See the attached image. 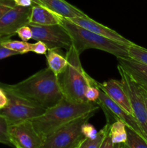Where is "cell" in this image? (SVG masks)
I'll use <instances>...</instances> for the list:
<instances>
[{
    "instance_id": "obj_21",
    "label": "cell",
    "mask_w": 147,
    "mask_h": 148,
    "mask_svg": "<svg viewBox=\"0 0 147 148\" xmlns=\"http://www.w3.org/2000/svg\"><path fill=\"white\" fill-rule=\"evenodd\" d=\"M8 123L3 116L0 115V143L13 147L8 134Z\"/></svg>"
},
{
    "instance_id": "obj_3",
    "label": "cell",
    "mask_w": 147,
    "mask_h": 148,
    "mask_svg": "<svg viewBox=\"0 0 147 148\" xmlns=\"http://www.w3.org/2000/svg\"><path fill=\"white\" fill-rule=\"evenodd\" d=\"M79 55L75 48L71 46L66 54L67 67L57 77L63 98L71 102L82 103L88 102L85 98V92L95 79L83 69Z\"/></svg>"
},
{
    "instance_id": "obj_19",
    "label": "cell",
    "mask_w": 147,
    "mask_h": 148,
    "mask_svg": "<svg viewBox=\"0 0 147 148\" xmlns=\"http://www.w3.org/2000/svg\"><path fill=\"white\" fill-rule=\"evenodd\" d=\"M8 38L9 37L4 38L1 41V44L4 47L17 52L19 54H24L30 51L31 43L23 40H11Z\"/></svg>"
},
{
    "instance_id": "obj_31",
    "label": "cell",
    "mask_w": 147,
    "mask_h": 148,
    "mask_svg": "<svg viewBox=\"0 0 147 148\" xmlns=\"http://www.w3.org/2000/svg\"><path fill=\"white\" fill-rule=\"evenodd\" d=\"M138 87H139L140 91H141V94H142L143 97H144V102H145L146 104V111H147V89L146 88H144V87L141 86V85H138Z\"/></svg>"
},
{
    "instance_id": "obj_18",
    "label": "cell",
    "mask_w": 147,
    "mask_h": 148,
    "mask_svg": "<svg viewBox=\"0 0 147 148\" xmlns=\"http://www.w3.org/2000/svg\"><path fill=\"white\" fill-rule=\"evenodd\" d=\"M110 127V124L107 123L105 127L98 132V135L96 138L91 140V139L84 137L79 142V144L75 148H99V146H100L105 134L109 130Z\"/></svg>"
},
{
    "instance_id": "obj_4",
    "label": "cell",
    "mask_w": 147,
    "mask_h": 148,
    "mask_svg": "<svg viewBox=\"0 0 147 148\" xmlns=\"http://www.w3.org/2000/svg\"><path fill=\"white\" fill-rule=\"evenodd\" d=\"M62 25L70 35L72 46L81 54L89 49H95L114 55L118 58L128 57V45L115 41L77 25L69 20L63 18Z\"/></svg>"
},
{
    "instance_id": "obj_30",
    "label": "cell",
    "mask_w": 147,
    "mask_h": 148,
    "mask_svg": "<svg viewBox=\"0 0 147 148\" xmlns=\"http://www.w3.org/2000/svg\"><path fill=\"white\" fill-rule=\"evenodd\" d=\"M15 5L20 6V7H32L35 4L33 0H13Z\"/></svg>"
},
{
    "instance_id": "obj_28",
    "label": "cell",
    "mask_w": 147,
    "mask_h": 148,
    "mask_svg": "<svg viewBox=\"0 0 147 148\" xmlns=\"http://www.w3.org/2000/svg\"><path fill=\"white\" fill-rule=\"evenodd\" d=\"M14 6L13 0H0V18Z\"/></svg>"
},
{
    "instance_id": "obj_13",
    "label": "cell",
    "mask_w": 147,
    "mask_h": 148,
    "mask_svg": "<svg viewBox=\"0 0 147 148\" xmlns=\"http://www.w3.org/2000/svg\"><path fill=\"white\" fill-rule=\"evenodd\" d=\"M118 65L136 84L147 89V65L129 57L118 58Z\"/></svg>"
},
{
    "instance_id": "obj_23",
    "label": "cell",
    "mask_w": 147,
    "mask_h": 148,
    "mask_svg": "<svg viewBox=\"0 0 147 148\" xmlns=\"http://www.w3.org/2000/svg\"><path fill=\"white\" fill-rule=\"evenodd\" d=\"M82 133L84 137L86 138L93 140L95 139L98 135V131L96 129L88 122L84 123L82 127Z\"/></svg>"
},
{
    "instance_id": "obj_14",
    "label": "cell",
    "mask_w": 147,
    "mask_h": 148,
    "mask_svg": "<svg viewBox=\"0 0 147 148\" xmlns=\"http://www.w3.org/2000/svg\"><path fill=\"white\" fill-rule=\"evenodd\" d=\"M63 17L45 6L34 4L32 6L29 23L40 25H61Z\"/></svg>"
},
{
    "instance_id": "obj_17",
    "label": "cell",
    "mask_w": 147,
    "mask_h": 148,
    "mask_svg": "<svg viewBox=\"0 0 147 148\" xmlns=\"http://www.w3.org/2000/svg\"><path fill=\"white\" fill-rule=\"evenodd\" d=\"M110 134L113 144H123L128 140L126 126L122 121L116 120L110 124Z\"/></svg>"
},
{
    "instance_id": "obj_11",
    "label": "cell",
    "mask_w": 147,
    "mask_h": 148,
    "mask_svg": "<svg viewBox=\"0 0 147 148\" xmlns=\"http://www.w3.org/2000/svg\"><path fill=\"white\" fill-rule=\"evenodd\" d=\"M68 20H69L77 25L81 26V27L89 30V31L97 33L100 36L108 38L115 40V41L119 42V43H123V44L128 45V46H129L133 43L132 41L121 36L120 33H118L115 30L97 23L93 19L90 18L89 16L84 17H74V18L68 19Z\"/></svg>"
},
{
    "instance_id": "obj_10",
    "label": "cell",
    "mask_w": 147,
    "mask_h": 148,
    "mask_svg": "<svg viewBox=\"0 0 147 148\" xmlns=\"http://www.w3.org/2000/svg\"><path fill=\"white\" fill-rule=\"evenodd\" d=\"M32 7L15 5L0 18V38L15 34L17 30L28 25Z\"/></svg>"
},
{
    "instance_id": "obj_16",
    "label": "cell",
    "mask_w": 147,
    "mask_h": 148,
    "mask_svg": "<svg viewBox=\"0 0 147 148\" xmlns=\"http://www.w3.org/2000/svg\"><path fill=\"white\" fill-rule=\"evenodd\" d=\"M59 50V49H48L46 55L48 66V67L50 68L56 76L63 73L68 65L66 57L62 56Z\"/></svg>"
},
{
    "instance_id": "obj_12",
    "label": "cell",
    "mask_w": 147,
    "mask_h": 148,
    "mask_svg": "<svg viewBox=\"0 0 147 148\" xmlns=\"http://www.w3.org/2000/svg\"><path fill=\"white\" fill-rule=\"evenodd\" d=\"M99 89L105 92L112 101L126 111L128 114H132V108L129 98L125 92L121 81L110 79L102 83L97 82Z\"/></svg>"
},
{
    "instance_id": "obj_7",
    "label": "cell",
    "mask_w": 147,
    "mask_h": 148,
    "mask_svg": "<svg viewBox=\"0 0 147 148\" xmlns=\"http://www.w3.org/2000/svg\"><path fill=\"white\" fill-rule=\"evenodd\" d=\"M118 70L120 75L122 87L129 98L133 116L141 129L144 138L147 141V111L144 97L138 84L135 83L119 65H118Z\"/></svg>"
},
{
    "instance_id": "obj_5",
    "label": "cell",
    "mask_w": 147,
    "mask_h": 148,
    "mask_svg": "<svg viewBox=\"0 0 147 148\" xmlns=\"http://www.w3.org/2000/svg\"><path fill=\"white\" fill-rule=\"evenodd\" d=\"M0 87L4 90L8 98L6 106L0 110V115L6 119L9 126L32 121L46 111L41 106L16 95L4 87Z\"/></svg>"
},
{
    "instance_id": "obj_1",
    "label": "cell",
    "mask_w": 147,
    "mask_h": 148,
    "mask_svg": "<svg viewBox=\"0 0 147 148\" xmlns=\"http://www.w3.org/2000/svg\"><path fill=\"white\" fill-rule=\"evenodd\" d=\"M1 87L46 109L55 106L63 98L58 77L49 67L38 71L15 85H2Z\"/></svg>"
},
{
    "instance_id": "obj_27",
    "label": "cell",
    "mask_w": 147,
    "mask_h": 148,
    "mask_svg": "<svg viewBox=\"0 0 147 148\" xmlns=\"http://www.w3.org/2000/svg\"><path fill=\"white\" fill-rule=\"evenodd\" d=\"M6 37H1L0 38V59H5V58H8L10 56H14V55H18L19 53L17 52L14 51L9 49L7 48L4 47L2 44H1V41L3 39Z\"/></svg>"
},
{
    "instance_id": "obj_32",
    "label": "cell",
    "mask_w": 147,
    "mask_h": 148,
    "mask_svg": "<svg viewBox=\"0 0 147 148\" xmlns=\"http://www.w3.org/2000/svg\"><path fill=\"white\" fill-rule=\"evenodd\" d=\"M33 1L35 3V4H38V5H42V6H43V3H42L41 1H40V0H33Z\"/></svg>"
},
{
    "instance_id": "obj_9",
    "label": "cell",
    "mask_w": 147,
    "mask_h": 148,
    "mask_svg": "<svg viewBox=\"0 0 147 148\" xmlns=\"http://www.w3.org/2000/svg\"><path fill=\"white\" fill-rule=\"evenodd\" d=\"M8 134L15 148H40L44 140L35 130L32 121L9 126Z\"/></svg>"
},
{
    "instance_id": "obj_26",
    "label": "cell",
    "mask_w": 147,
    "mask_h": 148,
    "mask_svg": "<svg viewBox=\"0 0 147 148\" xmlns=\"http://www.w3.org/2000/svg\"><path fill=\"white\" fill-rule=\"evenodd\" d=\"M122 144H113L110 134V129L105 134L99 148H121Z\"/></svg>"
},
{
    "instance_id": "obj_2",
    "label": "cell",
    "mask_w": 147,
    "mask_h": 148,
    "mask_svg": "<svg viewBox=\"0 0 147 148\" xmlns=\"http://www.w3.org/2000/svg\"><path fill=\"white\" fill-rule=\"evenodd\" d=\"M99 108L97 103H73L63 97L58 103L46 109L40 116L32 120L36 131L44 140L59 128Z\"/></svg>"
},
{
    "instance_id": "obj_15",
    "label": "cell",
    "mask_w": 147,
    "mask_h": 148,
    "mask_svg": "<svg viewBox=\"0 0 147 148\" xmlns=\"http://www.w3.org/2000/svg\"><path fill=\"white\" fill-rule=\"evenodd\" d=\"M43 6L48 8L51 11L62 17L66 19H71L74 17H86L84 12L76 8L72 4H69L65 0H40Z\"/></svg>"
},
{
    "instance_id": "obj_22",
    "label": "cell",
    "mask_w": 147,
    "mask_h": 148,
    "mask_svg": "<svg viewBox=\"0 0 147 148\" xmlns=\"http://www.w3.org/2000/svg\"><path fill=\"white\" fill-rule=\"evenodd\" d=\"M99 90L100 89L99 88L97 85V82L95 80L93 83L91 84L86 89L85 92V98L88 102L92 103H97L99 98Z\"/></svg>"
},
{
    "instance_id": "obj_29",
    "label": "cell",
    "mask_w": 147,
    "mask_h": 148,
    "mask_svg": "<svg viewBox=\"0 0 147 148\" xmlns=\"http://www.w3.org/2000/svg\"><path fill=\"white\" fill-rule=\"evenodd\" d=\"M8 102V98H7V94L4 92V90L0 87V110L6 106Z\"/></svg>"
},
{
    "instance_id": "obj_8",
    "label": "cell",
    "mask_w": 147,
    "mask_h": 148,
    "mask_svg": "<svg viewBox=\"0 0 147 148\" xmlns=\"http://www.w3.org/2000/svg\"><path fill=\"white\" fill-rule=\"evenodd\" d=\"M28 25L33 32V40L43 42L48 49L69 50L72 46L71 38L62 25H40L28 23Z\"/></svg>"
},
{
    "instance_id": "obj_24",
    "label": "cell",
    "mask_w": 147,
    "mask_h": 148,
    "mask_svg": "<svg viewBox=\"0 0 147 148\" xmlns=\"http://www.w3.org/2000/svg\"><path fill=\"white\" fill-rule=\"evenodd\" d=\"M17 35H18L19 37L22 39V40L23 41L27 42L28 40L33 39V32H32L31 28L30 27V26L28 25H24L22 27H20V29H18L17 31Z\"/></svg>"
},
{
    "instance_id": "obj_20",
    "label": "cell",
    "mask_w": 147,
    "mask_h": 148,
    "mask_svg": "<svg viewBox=\"0 0 147 148\" xmlns=\"http://www.w3.org/2000/svg\"><path fill=\"white\" fill-rule=\"evenodd\" d=\"M128 57L147 65V49L132 43L128 48Z\"/></svg>"
},
{
    "instance_id": "obj_6",
    "label": "cell",
    "mask_w": 147,
    "mask_h": 148,
    "mask_svg": "<svg viewBox=\"0 0 147 148\" xmlns=\"http://www.w3.org/2000/svg\"><path fill=\"white\" fill-rule=\"evenodd\" d=\"M96 111L86 114L68 123L44 139L40 148H75L84 138L82 127L95 115Z\"/></svg>"
},
{
    "instance_id": "obj_25",
    "label": "cell",
    "mask_w": 147,
    "mask_h": 148,
    "mask_svg": "<svg viewBox=\"0 0 147 148\" xmlns=\"http://www.w3.org/2000/svg\"><path fill=\"white\" fill-rule=\"evenodd\" d=\"M48 48L42 41H36L35 43H31L30 51L35 53L37 54L46 55Z\"/></svg>"
}]
</instances>
